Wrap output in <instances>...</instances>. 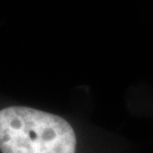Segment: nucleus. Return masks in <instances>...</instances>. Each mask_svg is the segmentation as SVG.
Here are the masks:
<instances>
[{
    "label": "nucleus",
    "mask_w": 153,
    "mask_h": 153,
    "mask_svg": "<svg viewBox=\"0 0 153 153\" xmlns=\"http://www.w3.org/2000/svg\"><path fill=\"white\" fill-rule=\"evenodd\" d=\"M78 140L61 116L31 107L0 109L1 153H77Z\"/></svg>",
    "instance_id": "nucleus-1"
}]
</instances>
